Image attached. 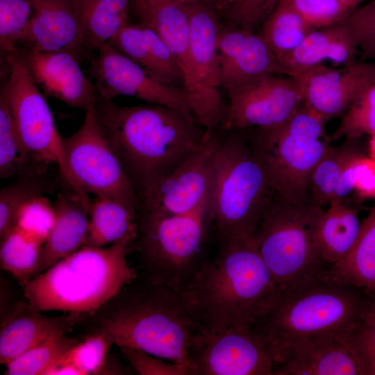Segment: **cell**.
I'll return each mask as SVG.
<instances>
[{"label":"cell","instance_id":"obj_1","mask_svg":"<svg viewBox=\"0 0 375 375\" xmlns=\"http://www.w3.org/2000/svg\"><path fill=\"white\" fill-rule=\"evenodd\" d=\"M93 108L140 202L201 147L208 132L192 115L156 104L119 106L97 91Z\"/></svg>","mask_w":375,"mask_h":375},{"label":"cell","instance_id":"obj_2","mask_svg":"<svg viewBox=\"0 0 375 375\" xmlns=\"http://www.w3.org/2000/svg\"><path fill=\"white\" fill-rule=\"evenodd\" d=\"M89 316L92 332L112 344L140 349L192 371L189 349L203 331L181 292L138 273Z\"/></svg>","mask_w":375,"mask_h":375},{"label":"cell","instance_id":"obj_3","mask_svg":"<svg viewBox=\"0 0 375 375\" xmlns=\"http://www.w3.org/2000/svg\"><path fill=\"white\" fill-rule=\"evenodd\" d=\"M283 292L251 239L219 247L181 292L203 332L252 328Z\"/></svg>","mask_w":375,"mask_h":375},{"label":"cell","instance_id":"obj_4","mask_svg":"<svg viewBox=\"0 0 375 375\" xmlns=\"http://www.w3.org/2000/svg\"><path fill=\"white\" fill-rule=\"evenodd\" d=\"M374 299L325 274L283 290L272 309L251 328L265 340L276 364L299 342L358 329Z\"/></svg>","mask_w":375,"mask_h":375},{"label":"cell","instance_id":"obj_5","mask_svg":"<svg viewBox=\"0 0 375 375\" xmlns=\"http://www.w3.org/2000/svg\"><path fill=\"white\" fill-rule=\"evenodd\" d=\"M134 240L82 247L59 260L24 287L27 302L41 312L92 315L138 276L127 261Z\"/></svg>","mask_w":375,"mask_h":375},{"label":"cell","instance_id":"obj_6","mask_svg":"<svg viewBox=\"0 0 375 375\" xmlns=\"http://www.w3.org/2000/svg\"><path fill=\"white\" fill-rule=\"evenodd\" d=\"M273 196L246 130L222 131L213 156L210 192L219 247L251 239Z\"/></svg>","mask_w":375,"mask_h":375},{"label":"cell","instance_id":"obj_7","mask_svg":"<svg viewBox=\"0 0 375 375\" xmlns=\"http://www.w3.org/2000/svg\"><path fill=\"white\" fill-rule=\"evenodd\" d=\"M326 122L303 103L282 124L247 129L275 195L292 202L310 199V175L330 147Z\"/></svg>","mask_w":375,"mask_h":375},{"label":"cell","instance_id":"obj_8","mask_svg":"<svg viewBox=\"0 0 375 375\" xmlns=\"http://www.w3.org/2000/svg\"><path fill=\"white\" fill-rule=\"evenodd\" d=\"M212 224L210 197L186 214H140L134 249L142 275L183 292L206 261L204 253Z\"/></svg>","mask_w":375,"mask_h":375},{"label":"cell","instance_id":"obj_9","mask_svg":"<svg viewBox=\"0 0 375 375\" xmlns=\"http://www.w3.org/2000/svg\"><path fill=\"white\" fill-rule=\"evenodd\" d=\"M324 210L310 199L274 196L251 238L283 290L325 274L317 227Z\"/></svg>","mask_w":375,"mask_h":375},{"label":"cell","instance_id":"obj_10","mask_svg":"<svg viewBox=\"0 0 375 375\" xmlns=\"http://www.w3.org/2000/svg\"><path fill=\"white\" fill-rule=\"evenodd\" d=\"M1 92L9 106L19 138L29 155L45 165H55L68 187L90 206L92 200L72 175L65 155L63 137L53 113L31 76L19 49L3 53Z\"/></svg>","mask_w":375,"mask_h":375},{"label":"cell","instance_id":"obj_11","mask_svg":"<svg viewBox=\"0 0 375 375\" xmlns=\"http://www.w3.org/2000/svg\"><path fill=\"white\" fill-rule=\"evenodd\" d=\"M63 147L68 167L84 192L140 215L141 202L97 121L93 105L85 111L81 127L63 138Z\"/></svg>","mask_w":375,"mask_h":375},{"label":"cell","instance_id":"obj_12","mask_svg":"<svg viewBox=\"0 0 375 375\" xmlns=\"http://www.w3.org/2000/svg\"><path fill=\"white\" fill-rule=\"evenodd\" d=\"M189 17L192 84L187 92L193 116L206 130H219L227 103L222 89L217 51L222 24L219 13L200 1L185 6Z\"/></svg>","mask_w":375,"mask_h":375},{"label":"cell","instance_id":"obj_13","mask_svg":"<svg viewBox=\"0 0 375 375\" xmlns=\"http://www.w3.org/2000/svg\"><path fill=\"white\" fill-rule=\"evenodd\" d=\"M189 360L192 375H272L275 365L263 337L245 326L201 332L190 345Z\"/></svg>","mask_w":375,"mask_h":375},{"label":"cell","instance_id":"obj_14","mask_svg":"<svg viewBox=\"0 0 375 375\" xmlns=\"http://www.w3.org/2000/svg\"><path fill=\"white\" fill-rule=\"evenodd\" d=\"M87 74L92 78L97 92L106 99L129 96L193 116L183 88L152 76L108 42L99 47Z\"/></svg>","mask_w":375,"mask_h":375},{"label":"cell","instance_id":"obj_15","mask_svg":"<svg viewBox=\"0 0 375 375\" xmlns=\"http://www.w3.org/2000/svg\"><path fill=\"white\" fill-rule=\"evenodd\" d=\"M222 130H208L201 147L172 173L153 185L142 199L141 213L183 215L210 197L213 156Z\"/></svg>","mask_w":375,"mask_h":375},{"label":"cell","instance_id":"obj_16","mask_svg":"<svg viewBox=\"0 0 375 375\" xmlns=\"http://www.w3.org/2000/svg\"><path fill=\"white\" fill-rule=\"evenodd\" d=\"M270 74L228 95L224 131L268 127L291 118L304 103L297 81Z\"/></svg>","mask_w":375,"mask_h":375},{"label":"cell","instance_id":"obj_17","mask_svg":"<svg viewBox=\"0 0 375 375\" xmlns=\"http://www.w3.org/2000/svg\"><path fill=\"white\" fill-rule=\"evenodd\" d=\"M357 330L331 333L299 342L276 362L272 375H368Z\"/></svg>","mask_w":375,"mask_h":375},{"label":"cell","instance_id":"obj_18","mask_svg":"<svg viewBox=\"0 0 375 375\" xmlns=\"http://www.w3.org/2000/svg\"><path fill=\"white\" fill-rule=\"evenodd\" d=\"M292 77L298 83L305 104L328 122L343 115L375 81V66L356 62L335 69L321 64Z\"/></svg>","mask_w":375,"mask_h":375},{"label":"cell","instance_id":"obj_19","mask_svg":"<svg viewBox=\"0 0 375 375\" xmlns=\"http://www.w3.org/2000/svg\"><path fill=\"white\" fill-rule=\"evenodd\" d=\"M226 25H221L217 51L222 87L228 96L265 76L283 74L260 34Z\"/></svg>","mask_w":375,"mask_h":375},{"label":"cell","instance_id":"obj_20","mask_svg":"<svg viewBox=\"0 0 375 375\" xmlns=\"http://www.w3.org/2000/svg\"><path fill=\"white\" fill-rule=\"evenodd\" d=\"M18 49L31 76L46 97L84 111L94 104L96 86L82 70L76 56L65 51Z\"/></svg>","mask_w":375,"mask_h":375},{"label":"cell","instance_id":"obj_21","mask_svg":"<svg viewBox=\"0 0 375 375\" xmlns=\"http://www.w3.org/2000/svg\"><path fill=\"white\" fill-rule=\"evenodd\" d=\"M29 1L33 12L18 47L68 52L80 60L87 42L72 0Z\"/></svg>","mask_w":375,"mask_h":375},{"label":"cell","instance_id":"obj_22","mask_svg":"<svg viewBox=\"0 0 375 375\" xmlns=\"http://www.w3.org/2000/svg\"><path fill=\"white\" fill-rule=\"evenodd\" d=\"M85 315L67 313L48 317L20 302L1 323L0 362L6 365L42 341L58 334L67 333Z\"/></svg>","mask_w":375,"mask_h":375},{"label":"cell","instance_id":"obj_23","mask_svg":"<svg viewBox=\"0 0 375 375\" xmlns=\"http://www.w3.org/2000/svg\"><path fill=\"white\" fill-rule=\"evenodd\" d=\"M357 44L342 23L313 29L293 51L278 62L283 74L293 76L330 61L345 67L356 62Z\"/></svg>","mask_w":375,"mask_h":375},{"label":"cell","instance_id":"obj_24","mask_svg":"<svg viewBox=\"0 0 375 375\" xmlns=\"http://www.w3.org/2000/svg\"><path fill=\"white\" fill-rule=\"evenodd\" d=\"M53 206L54 224L33 278L81 248L87 236L90 208L76 192H59Z\"/></svg>","mask_w":375,"mask_h":375},{"label":"cell","instance_id":"obj_25","mask_svg":"<svg viewBox=\"0 0 375 375\" xmlns=\"http://www.w3.org/2000/svg\"><path fill=\"white\" fill-rule=\"evenodd\" d=\"M361 226L357 209L344 200L333 201L324 210L317 235L321 256L328 269L349 253Z\"/></svg>","mask_w":375,"mask_h":375},{"label":"cell","instance_id":"obj_26","mask_svg":"<svg viewBox=\"0 0 375 375\" xmlns=\"http://www.w3.org/2000/svg\"><path fill=\"white\" fill-rule=\"evenodd\" d=\"M139 214L107 198L96 197L90 208L88 231L83 247H104L124 238L135 239Z\"/></svg>","mask_w":375,"mask_h":375},{"label":"cell","instance_id":"obj_27","mask_svg":"<svg viewBox=\"0 0 375 375\" xmlns=\"http://www.w3.org/2000/svg\"><path fill=\"white\" fill-rule=\"evenodd\" d=\"M326 274L375 297V205L362 222L360 235L349 253Z\"/></svg>","mask_w":375,"mask_h":375},{"label":"cell","instance_id":"obj_28","mask_svg":"<svg viewBox=\"0 0 375 375\" xmlns=\"http://www.w3.org/2000/svg\"><path fill=\"white\" fill-rule=\"evenodd\" d=\"M85 33L87 49L97 51L129 24L131 0H72Z\"/></svg>","mask_w":375,"mask_h":375},{"label":"cell","instance_id":"obj_29","mask_svg":"<svg viewBox=\"0 0 375 375\" xmlns=\"http://www.w3.org/2000/svg\"><path fill=\"white\" fill-rule=\"evenodd\" d=\"M313 29L289 3L280 0L262 24L260 35L278 60L297 47Z\"/></svg>","mask_w":375,"mask_h":375},{"label":"cell","instance_id":"obj_30","mask_svg":"<svg viewBox=\"0 0 375 375\" xmlns=\"http://www.w3.org/2000/svg\"><path fill=\"white\" fill-rule=\"evenodd\" d=\"M357 140L345 139L342 144L328 148L310 175L309 197L312 203L323 207L333 201L344 168L353 158L361 153Z\"/></svg>","mask_w":375,"mask_h":375},{"label":"cell","instance_id":"obj_31","mask_svg":"<svg viewBox=\"0 0 375 375\" xmlns=\"http://www.w3.org/2000/svg\"><path fill=\"white\" fill-rule=\"evenodd\" d=\"M0 240L1 269L24 287L39 265L44 243L15 226Z\"/></svg>","mask_w":375,"mask_h":375},{"label":"cell","instance_id":"obj_32","mask_svg":"<svg viewBox=\"0 0 375 375\" xmlns=\"http://www.w3.org/2000/svg\"><path fill=\"white\" fill-rule=\"evenodd\" d=\"M32 169L15 178L0 191V239L12 228L21 208L32 199L44 195L48 188L44 168Z\"/></svg>","mask_w":375,"mask_h":375},{"label":"cell","instance_id":"obj_33","mask_svg":"<svg viewBox=\"0 0 375 375\" xmlns=\"http://www.w3.org/2000/svg\"><path fill=\"white\" fill-rule=\"evenodd\" d=\"M47 166L35 160L23 146L4 95L0 92V178L8 179Z\"/></svg>","mask_w":375,"mask_h":375},{"label":"cell","instance_id":"obj_34","mask_svg":"<svg viewBox=\"0 0 375 375\" xmlns=\"http://www.w3.org/2000/svg\"><path fill=\"white\" fill-rule=\"evenodd\" d=\"M112 344L101 333L92 332L67 351L46 374H99L106 365Z\"/></svg>","mask_w":375,"mask_h":375},{"label":"cell","instance_id":"obj_35","mask_svg":"<svg viewBox=\"0 0 375 375\" xmlns=\"http://www.w3.org/2000/svg\"><path fill=\"white\" fill-rule=\"evenodd\" d=\"M78 342L66 333L53 335L6 365L7 375L46 374Z\"/></svg>","mask_w":375,"mask_h":375},{"label":"cell","instance_id":"obj_36","mask_svg":"<svg viewBox=\"0 0 375 375\" xmlns=\"http://www.w3.org/2000/svg\"><path fill=\"white\" fill-rule=\"evenodd\" d=\"M375 134V81L367 86L343 114L333 139H358Z\"/></svg>","mask_w":375,"mask_h":375},{"label":"cell","instance_id":"obj_37","mask_svg":"<svg viewBox=\"0 0 375 375\" xmlns=\"http://www.w3.org/2000/svg\"><path fill=\"white\" fill-rule=\"evenodd\" d=\"M375 198V161L362 153L353 158L344 168L337 184L333 201Z\"/></svg>","mask_w":375,"mask_h":375},{"label":"cell","instance_id":"obj_38","mask_svg":"<svg viewBox=\"0 0 375 375\" xmlns=\"http://www.w3.org/2000/svg\"><path fill=\"white\" fill-rule=\"evenodd\" d=\"M33 12L29 0H0V46L1 52L18 49Z\"/></svg>","mask_w":375,"mask_h":375},{"label":"cell","instance_id":"obj_39","mask_svg":"<svg viewBox=\"0 0 375 375\" xmlns=\"http://www.w3.org/2000/svg\"><path fill=\"white\" fill-rule=\"evenodd\" d=\"M280 0H234L219 13L226 24L247 31L262 25Z\"/></svg>","mask_w":375,"mask_h":375},{"label":"cell","instance_id":"obj_40","mask_svg":"<svg viewBox=\"0 0 375 375\" xmlns=\"http://www.w3.org/2000/svg\"><path fill=\"white\" fill-rule=\"evenodd\" d=\"M312 27L330 26L343 21L354 9L337 0H285Z\"/></svg>","mask_w":375,"mask_h":375},{"label":"cell","instance_id":"obj_41","mask_svg":"<svg viewBox=\"0 0 375 375\" xmlns=\"http://www.w3.org/2000/svg\"><path fill=\"white\" fill-rule=\"evenodd\" d=\"M108 43L119 53L156 78L155 66L142 28L139 24H128L117 32Z\"/></svg>","mask_w":375,"mask_h":375},{"label":"cell","instance_id":"obj_42","mask_svg":"<svg viewBox=\"0 0 375 375\" xmlns=\"http://www.w3.org/2000/svg\"><path fill=\"white\" fill-rule=\"evenodd\" d=\"M54 221L53 203L43 195L32 199L21 208L14 226L45 243Z\"/></svg>","mask_w":375,"mask_h":375},{"label":"cell","instance_id":"obj_43","mask_svg":"<svg viewBox=\"0 0 375 375\" xmlns=\"http://www.w3.org/2000/svg\"><path fill=\"white\" fill-rule=\"evenodd\" d=\"M139 24L142 28L155 66L156 78L170 85L183 88L182 72L165 42L153 28Z\"/></svg>","mask_w":375,"mask_h":375},{"label":"cell","instance_id":"obj_44","mask_svg":"<svg viewBox=\"0 0 375 375\" xmlns=\"http://www.w3.org/2000/svg\"><path fill=\"white\" fill-rule=\"evenodd\" d=\"M341 22L351 33L362 56L375 59V0L358 6Z\"/></svg>","mask_w":375,"mask_h":375},{"label":"cell","instance_id":"obj_45","mask_svg":"<svg viewBox=\"0 0 375 375\" xmlns=\"http://www.w3.org/2000/svg\"><path fill=\"white\" fill-rule=\"evenodd\" d=\"M134 371L141 375H192L190 367L151 355L144 351L119 347Z\"/></svg>","mask_w":375,"mask_h":375},{"label":"cell","instance_id":"obj_46","mask_svg":"<svg viewBox=\"0 0 375 375\" xmlns=\"http://www.w3.org/2000/svg\"><path fill=\"white\" fill-rule=\"evenodd\" d=\"M356 338L370 374H375V297L357 330Z\"/></svg>","mask_w":375,"mask_h":375},{"label":"cell","instance_id":"obj_47","mask_svg":"<svg viewBox=\"0 0 375 375\" xmlns=\"http://www.w3.org/2000/svg\"><path fill=\"white\" fill-rule=\"evenodd\" d=\"M203 0H131L130 14L135 18L142 14L162 6H187L202 1Z\"/></svg>","mask_w":375,"mask_h":375},{"label":"cell","instance_id":"obj_48","mask_svg":"<svg viewBox=\"0 0 375 375\" xmlns=\"http://www.w3.org/2000/svg\"><path fill=\"white\" fill-rule=\"evenodd\" d=\"M234 0H203L202 1L215 9L218 13L226 9Z\"/></svg>","mask_w":375,"mask_h":375},{"label":"cell","instance_id":"obj_49","mask_svg":"<svg viewBox=\"0 0 375 375\" xmlns=\"http://www.w3.org/2000/svg\"><path fill=\"white\" fill-rule=\"evenodd\" d=\"M350 6L353 9L356 8L362 2L366 0H337Z\"/></svg>","mask_w":375,"mask_h":375},{"label":"cell","instance_id":"obj_50","mask_svg":"<svg viewBox=\"0 0 375 375\" xmlns=\"http://www.w3.org/2000/svg\"><path fill=\"white\" fill-rule=\"evenodd\" d=\"M370 158L375 161V134L371 135L369 142Z\"/></svg>","mask_w":375,"mask_h":375}]
</instances>
